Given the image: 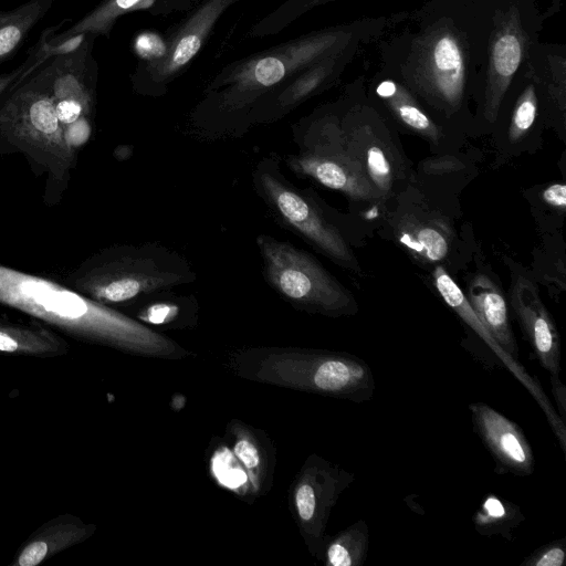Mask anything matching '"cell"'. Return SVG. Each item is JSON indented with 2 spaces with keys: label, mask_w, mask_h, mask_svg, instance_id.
<instances>
[{
  "label": "cell",
  "mask_w": 566,
  "mask_h": 566,
  "mask_svg": "<svg viewBox=\"0 0 566 566\" xmlns=\"http://www.w3.org/2000/svg\"><path fill=\"white\" fill-rule=\"evenodd\" d=\"M495 0H428L377 41L380 67L436 117L476 138L474 96Z\"/></svg>",
  "instance_id": "cell-1"
},
{
  "label": "cell",
  "mask_w": 566,
  "mask_h": 566,
  "mask_svg": "<svg viewBox=\"0 0 566 566\" xmlns=\"http://www.w3.org/2000/svg\"><path fill=\"white\" fill-rule=\"evenodd\" d=\"M407 12L369 17L302 34L226 65L203 91L200 116L244 124L250 112L287 81L321 60L377 42Z\"/></svg>",
  "instance_id": "cell-2"
},
{
  "label": "cell",
  "mask_w": 566,
  "mask_h": 566,
  "mask_svg": "<svg viewBox=\"0 0 566 566\" xmlns=\"http://www.w3.org/2000/svg\"><path fill=\"white\" fill-rule=\"evenodd\" d=\"M66 54L50 57L0 95V155H22L36 176H45L49 205L62 198L77 159L56 112Z\"/></svg>",
  "instance_id": "cell-3"
},
{
  "label": "cell",
  "mask_w": 566,
  "mask_h": 566,
  "mask_svg": "<svg viewBox=\"0 0 566 566\" xmlns=\"http://www.w3.org/2000/svg\"><path fill=\"white\" fill-rule=\"evenodd\" d=\"M0 304L77 340L127 346L154 338V335L130 318L66 284L2 264Z\"/></svg>",
  "instance_id": "cell-4"
},
{
  "label": "cell",
  "mask_w": 566,
  "mask_h": 566,
  "mask_svg": "<svg viewBox=\"0 0 566 566\" xmlns=\"http://www.w3.org/2000/svg\"><path fill=\"white\" fill-rule=\"evenodd\" d=\"M196 277L181 254L148 242L105 248L84 260L67 275L65 283L93 301L111 305L172 290Z\"/></svg>",
  "instance_id": "cell-5"
},
{
  "label": "cell",
  "mask_w": 566,
  "mask_h": 566,
  "mask_svg": "<svg viewBox=\"0 0 566 566\" xmlns=\"http://www.w3.org/2000/svg\"><path fill=\"white\" fill-rule=\"evenodd\" d=\"M546 18L535 0H495L474 96L476 137L491 133L510 87L541 41Z\"/></svg>",
  "instance_id": "cell-6"
},
{
  "label": "cell",
  "mask_w": 566,
  "mask_h": 566,
  "mask_svg": "<svg viewBox=\"0 0 566 566\" xmlns=\"http://www.w3.org/2000/svg\"><path fill=\"white\" fill-rule=\"evenodd\" d=\"M457 219L408 184L387 201L377 226L381 238L419 265H442L452 275L475 253L472 233L468 228L460 234Z\"/></svg>",
  "instance_id": "cell-7"
},
{
  "label": "cell",
  "mask_w": 566,
  "mask_h": 566,
  "mask_svg": "<svg viewBox=\"0 0 566 566\" xmlns=\"http://www.w3.org/2000/svg\"><path fill=\"white\" fill-rule=\"evenodd\" d=\"M253 187L281 226L302 238L342 269L363 276L350 229L316 193L298 189L272 158H263L252 174Z\"/></svg>",
  "instance_id": "cell-8"
},
{
  "label": "cell",
  "mask_w": 566,
  "mask_h": 566,
  "mask_svg": "<svg viewBox=\"0 0 566 566\" xmlns=\"http://www.w3.org/2000/svg\"><path fill=\"white\" fill-rule=\"evenodd\" d=\"M365 81L358 76L337 98L340 125L349 153L386 206L410 182L413 164L396 127L367 96Z\"/></svg>",
  "instance_id": "cell-9"
},
{
  "label": "cell",
  "mask_w": 566,
  "mask_h": 566,
  "mask_svg": "<svg viewBox=\"0 0 566 566\" xmlns=\"http://www.w3.org/2000/svg\"><path fill=\"white\" fill-rule=\"evenodd\" d=\"M300 130L301 151L287 157L286 166L295 175L340 192L353 205L374 211L378 222L385 203L348 150L337 99L304 118Z\"/></svg>",
  "instance_id": "cell-10"
},
{
  "label": "cell",
  "mask_w": 566,
  "mask_h": 566,
  "mask_svg": "<svg viewBox=\"0 0 566 566\" xmlns=\"http://www.w3.org/2000/svg\"><path fill=\"white\" fill-rule=\"evenodd\" d=\"M269 286L295 306L338 317L359 311L352 292L308 252L269 234L256 237Z\"/></svg>",
  "instance_id": "cell-11"
},
{
  "label": "cell",
  "mask_w": 566,
  "mask_h": 566,
  "mask_svg": "<svg viewBox=\"0 0 566 566\" xmlns=\"http://www.w3.org/2000/svg\"><path fill=\"white\" fill-rule=\"evenodd\" d=\"M241 0H202L167 34L155 57L140 60L130 75L133 90L157 97L180 76L208 40L222 14Z\"/></svg>",
  "instance_id": "cell-12"
},
{
  "label": "cell",
  "mask_w": 566,
  "mask_h": 566,
  "mask_svg": "<svg viewBox=\"0 0 566 566\" xmlns=\"http://www.w3.org/2000/svg\"><path fill=\"white\" fill-rule=\"evenodd\" d=\"M546 115L537 78L528 63L510 87L493 124L491 144L495 164L537 153L543 145Z\"/></svg>",
  "instance_id": "cell-13"
},
{
  "label": "cell",
  "mask_w": 566,
  "mask_h": 566,
  "mask_svg": "<svg viewBox=\"0 0 566 566\" xmlns=\"http://www.w3.org/2000/svg\"><path fill=\"white\" fill-rule=\"evenodd\" d=\"M367 96L384 112L398 133L424 140L431 154L462 149L469 137L431 114L396 76L379 67L365 81Z\"/></svg>",
  "instance_id": "cell-14"
},
{
  "label": "cell",
  "mask_w": 566,
  "mask_h": 566,
  "mask_svg": "<svg viewBox=\"0 0 566 566\" xmlns=\"http://www.w3.org/2000/svg\"><path fill=\"white\" fill-rule=\"evenodd\" d=\"M504 261L511 273L509 303L524 338L532 348L533 357L549 376H559L560 336L539 295L538 285L532 280L526 269L514 260L505 256Z\"/></svg>",
  "instance_id": "cell-15"
},
{
  "label": "cell",
  "mask_w": 566,
  "mask_h": 566,
  "mask_svg": "<svg viewBox=\"0 0 566 566\" xmlns=\"http://www.w3.org/2000/svg\"><path fill=\"white\" fill-rule=\"evenodd\" d=\"M482 159V153L474 148L432 154L413 167L409 184L459 219L462 216L460 196L479 175Z\"/></svg>",
  "instance_id": "cell-16"
},
{
  "label": "cell",
  "mask_w": 566,
  "mask_h": 566,
  "mask_svg": "<svg viewBox=\"0 0 566 566\" xmlns=\"http://www.w3.org/2000/svg\"><path fill=\"white\" fill-rule=\"evenodd\" d=\"M473 430L489 450L496 474L528 476L533 474V449L522 428L484 402L469 405Z\"/></svg>",
  "instance_id": "cell-17"
},
{
  "label": "cell",
  "mask_w": 566,
  "mask_h": 566,
  "mask_svg": "<svg viewBox=\"0 0 566 566\" xmlns=\"http://www.w3.org/2000/svg\"><path fill=\"white\" fill-rule=\"evenodd\" d=\"M360 48H350L327 56L287 81L276 92L261 101L248 115L245 123L274 120L305 101L332 88Z\"/></svg>",
  "instance_id": "cell-18"
},
{
  "label": "cell",
  "mask_w": 566,
  "mask_h": 566,
  "mask_svg": "<svg viewBox=\"0 0 566 566\" xmlns=\"http://www.w3.org/2000/svg\"><path fill=\"white\" fill-rule=\"evenodd\" d=\"M463 293L497 347L517 364L518 347L509 318L507 302L493 272L484 268L472 273Z\"/></svg>",
  "instance_id": "cell-19"
},
{
  "label": "cell",
  "mask_w": 566,
  "mask_h": 566,
  "mask_svg": "<svg viewBox=\"0 0 566 566\" xmlns=\"http://www.w3.org/2000/svg\"><path fill=\"white\" fill-rule=\"evenodd\" d=\"M543 95L546 127L566 139V45L537 42L528 57Z\"/></svg>",
  "instance_id": "cell-20"
},
{
  "label": "cell",
  "mask_w": 566,
  "mask_h": 566,
  "mask_svg": "<svg viewBox=\"0 0 566 566\" xmlns=\"http://www.w3.org/2000/svg\"><path fill=\"white\" fill-rule=\"evenodd\" d=\"M94 526L72 513L59 514L34 530L21 544L9 566H38L86 541Z\"/></svg>",
  "instance_id": "cell-21"
},
{
  "label": "cell",
  "mask_w": 566,
  "mask_h": 566,
  "mask_svg": "<svg viewBox=\"0 0 566 566\" xmlns=\"http://www.w3.org/2000/svg\"><path fill=\"white\" fill-rule=\"evenodd\" d=\"M432 284L446 302V304L478 336L486 343V345L499 355L500 358L504 359V363L509 361L510 369L512 373L521 379V381L528 388L532 395L535 397L546 416L554 412V409L548 401L546 395L542 390L541 386L532 380L522 367L511 361L505 354L497 347L495 342L491 338L488 331L472 310L468 302L463 291L455 282L454 277L446 270L442 265H436L431 270Z\"/></svg>",
  "instance_id": "cell-22"
},
{
  "label": "cell",
  "mask_w": 566,
  "mask_h": 566,
  "mask_svg": "<svg viewBox=\"0 0 566 566\" xmlns=\"http://www.w3.org/2000/svg\"><path fill=\"white\" fill-rule=\"evenodd\" d=\"M70 349V343L64 337L38 319L23 323L0 317L1 354L54 358L66 355Z\"/></svg>",
  "instance_id": "cell-23"
},
{
  "label": "cell",
  "mask_w": 566,
  "mask_h": 566,
  "mask_svg": "<svg viewBox=\"0 0 566 566\" xmlns=\"http://www.w3.org/2000/svg\"><path fill=\"white\" fill-rule=\"evenodd\" d=\"M56 0H28L11 10H0V64L14 56L30 32Z\"/></svg>",
  "instance_id": "cell-24"
},
{
  "label": "cell",
  "mask_w": 566,
  "mask_h": 566,
  "mask_svg": "<svg viewBox=\"0 0 566 566\" xmlns=\"http://www.w3.org/2000/svg\"><path fill=\"white\" fill-rule=\"evenodd\" d=\"M531 269L526 270L537 285H543L555 297L566 289V243L562 232L542 234L541 243L532 253Z\"/></svg>",
  "instance_id": "cell-25"
},
{
  "label": "cell",
  "mask_w": 566,
  "mask_h": 566,
  "mask_svg": "<svg viewBox=\"0 0 566 566\" xmlns=\"http://www.w3.org/2000/svg\"><path fill=\"white\" fill-rule=\"evenodd\" d=\"M67 22H71L70 18L43 30L36 43L30 48L25 61L11 72L0 74V95L13 85L23 81L50 57L72 52L83 44L88 33H77L60 42H54L52 40V36L57 32V30Z\"/></svg>",
  "instance_id": "cell-26"
},
{
  "label": "cell",
  "mask_w": 566,
  "mask_h": 566,
  "mask_svg": "<svg viewBox=\"0 0 566 566\" xmlns=\"http://www.w3.org/2000/svg\"><path fill=\"white\" fill-rule=\"evenodd\" d=\"M541 234L562 232L566 217V185L553 180L523 190Z\"/></svg>",
  "instance_id": "cell-27"
},
{
  "label": "cell",
  "mask_w": 566,
  "mask_h": 566,
  "mask_svg": "<svg viewBox=\"0 0 566 566\" xmlns=\"http://www.w3.org/2000/svg\"><path fill=\"white\" fill-rule=\"evenodd\" d=\"M156 0H101V2L76 23L52 36L54 42L69 39L77 33H91L95 36L109 38L111 32L122 15L151 7Z\"/></svg>",
  "instance_id": "cell-28"
},
{
  "label": "cell",
  "mask_w": 566,
  "mask_h": 566,
  "mask_svg": "<svg viewBox=\"0 0 566 566\" xmlns=\"http://www.w3.org/2000/svg\"><path fill=\"white\" fill-rule=\"evenodd\" d=\"M525 521L521 507L495 494H488L482 500L472 517L474 530L483 536L501 535L513 541V532Z\"/></svg>",
  "instance_id": "cell-29"
},
{
  "label": "cell",
  "mask_w": 566,
  "mask_h": 566,
  "mask_svg": "<svg viewBox=\"0 0 566 566\" xmlns=\"http://www.w3.org/2000/svg\"><path fill=\"white\" fill-rule=\"evenodd\" d=\"M369 547V528L358 520L335 537L326 548V559L332 566H361Z\"/></svg>",
  "instance_id": "cell-30"
},
{
  "label": "cell",
  "mask_w": 566,
  "mask_h": 566,
  "mask_svg": "<svg viewBox=\"0 0 566 566\" xmlns=\"http://www.w3.org/2000/svg\"><path fill=\"white\" fill-rule=\"evenodd\" d=\"M339 0H285L275 10L258 21L251 29L252 36L273 35L310 10Z\"/></svg>",
  "instance_id": "cell-31"
},
{
  "label": "cell",
  "mask_w": 566,
  "mask_h": 566,
  "mask_svg": "<svg viewBox=\"0 0 566 566\" xmlns=\"http://www.w3.org/2000/svg\"><path fill=\"white\" fill-rule=\"evenodd\" d=\"M566 559V538L552 541L528 555L521 566H563Z\"/></svg>",
  "instance_id": "cell-32"
},
{
  "label": "cell",
  "mask_w": 566,
  "mask_h": 566,
  "mask_svg": "<svg viewBox=\"0 0 566 566\" xmlns=\"http://www.w3.org/2000/svg\"><path fill=\"white\" fill-rule=\"evenodd\" d=\"M179 306L176 302L164 300H156L145 306L140 311V318L151 324H164L174 318L178 313Z\"/></svg>",
  "instance_id": "cell-33"
},
{
  "label": "cell",
  "mask_w": 566,
  "mask_h": 566,
  "mask_svg": "<svg viewBox=\"0 0 566 566\" xmlns=\"http://www.w3.org/2000/svg\"><path fill=\"white\" fill-rule=\"evenodd\" d=\"M295 502L302 521H313L316 515L318 504V495L315 488L310 483L302 484L296 491Z\"/></svg>",
  "instance_id": "cell-34"
},
{
  "label": "cell",
  "mask_w": 566,
  "mask_h": 566,
  "mask_svg": "<svg viewBox=\"0 0 566 566\" xmlns=\"http://www.w3.org/2000/svg\"><path fill=\"white\" fill-rule=\"evenodd\" d=\"M234 453L249 469L258 467L260 462V457L256 448L247 440H241L235 444Z\"/></svg>",
  "instance_id": "cell-35"
},
{
  "label": "cell",
  "mask_w": 566,
  "mask_h": 566,
  "mask_svg": "<svg viewBox=\"0 0 566 566\" xmlns=\"http://www.w3.org/2000/svg\"><path fill=\"white\" fill-rule=\"evenodd\" d=\"M552 392L557 402V409L559 411V418L565 423L566 416V387L562 382L559 376H549Z\"/></svg>",
  "instance_id": "cell-36"
}]
</instances>
